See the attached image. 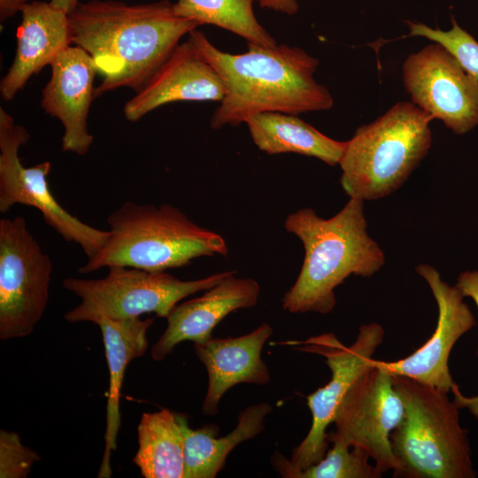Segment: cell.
Listing matches in <instances>:
<instances>
[{
	"label": "cell",
	"mask_w": 478,
	"mask_h": 478,
	"mask_svg": "<svg viewBox=\"0 0 478 478\" xmlns=\"http://www.w3.org/2000/svg\"><path fill=\"white\" fill-rule=\"evenodd\" d=\"M68 18L72 44L85 50L104 76L95 97L122 87L139 90L181 39L200 26L176 15L168 0H89Z\"/></svg>",
	"instance_id": "obj_1"
},
{
	"label": "cell",
	"mask_w": 478,
	"mask_h": 478,
	"mask_svg": "<svg viewBox=\"0 0 478 478\" xmlns=\"http://www.w3.org/2000/svg\"><path fill=\"white\" fill-rule=\"evenodd\" d=\"M205 60L215 69L225 94L211 119V127H236L261 112L298 115L327 111L334 99L329 90L313 78L319 60L299 47H271L248 42L240 54L214 46L197 29L189 34Z\"/></svg>",
	"instance_id": "obj_2"
},
{
	"label": "cell",
	"mask_w": 478,
	"mask_h": 478,
	"mask_svg": "<svg viewBox=\"0 0 478 478\" xmlns=\"http://www.w3.org/2000/svg\"><path fill=\"white\" fill-rule=\"evenodd\" d=\"M284 227L305 248L298 277L281 299L289 312H330L336 304L334 290L346 278L372 276L384 265L382 250L366 232L361 199L350 197L329 219L300 209L287 217Z\"/></svg>",
	"instance_id": "obj_3"
},
{
	"label": "cell",
	"mask_w": 478,
	"mask_h": 478,
	"mask_svg": "<svg viewBox=\"0 0 478 478\" xmlns=\"http://www.w3.org/2000/svg\"><path fill=\"white\" fill-rule=\"evenodd\" d=\"M107 222L105 243L79 267V274L112 266L163 272L199 257L228 252L220 235L200 227L169 204L155 206L127 201L108 216Z\"/></svg>",
	"instance_id": "obj_4"
},
{
	"label": "cell",
	"mask_w": 478,
	"mask_h": 478,
	"mask_svg": "<svg viewBox=\"0 0 478 478\" xmlns=\"http://www.w3.org/2000/svg\"><path fill=\"white\" fill-rule=\"evenodd\" d=\"M392 375V374H391ZM405 416L391 432L398 469L394 477L474 478L467 430L460 407L448 393L412 378L393 374Z\"/></svg>",
	"instance_id": "obj_5"
},
{
	"label": "cell",
	"mask_w": 478,
	"mask_h": 478,
	"mask_svg": "<svg viewBox=\"0 0 478 478\" xmlns=\"http://www.w3.org/2000/svg\"><path fill=\"white\" fill-rule=\"evenodd\" d=\"M433 119L412 102H398L346 142L339 166L350 197L375 200L398 189L428 152Z\"/></svg>",
	"instance_id": "obj_6"
},
{
	"label": "cell",
	"mask_w": 478,
	"mask_h": 478,
	"mask_svg": "<svg viewBox=\"0 0 478 478\" xmlns=\"http://www.w3.org/2000/svg\"><path fill=\"white\" fill-rule=\"evenodd\" d=\"M102 279L67 277L63 287L76 295L80 304L65 314L68 322H94L99 317L112 320L155 313L166 318L184 297L207 290L234 271L213 274L193 281H181L163 272L135 267L109 266Z\"/></svg>",
	"instance_id": "obj_7"
},
{
	"label": "cell",
	"mask_w": 478,
	"mask_h": 478,
	"mask_svg": "<svg viewBox=\"0 0 478 478\" xmlns=\"http://www.w3.org/2000/svg\"><path fill=\"white\" fill-rule=\"evenodd\" d=\"M383 336V328L378 323H370L360 326L355 342L350 346L343 345L332 333L289 343L303 345L299 348L301 351L325 357L331 378L307 396L312 426L305 439L294 449L291 459L287 460L278 452L273 455L272 465L281 476L291 478L296 472L311 466L325 456L328 445L327 428L334 421L349 389L373 366V355Z\"/></svg>",
	"instance_id": "obj_8"
},
{
	"label": "cell",
	"mask_w": 478,
	"mask_h": 478,
	"mask_svg": "<svg viewBox=\"0 0 478 478\" xmlns=\"http://www.w3.org/2000/svg\"><path fill=\"white\" fill-rule=\"evenodd\" d=\"M52 261L24 217L0 220V339L29 335L49 299Z\"/></svg>",
	"instance_id": "obj_9"
},
{
	"label": "cell",
	"mask_w": 478,
	"mask_h": 478,
	"mask_svg": "<svg viewBox=\"0 0 478 478\" xmlns=\"http://www.w3.org/2000/svg\"><path fill=\"white\" fill-rule=\"evenodd\" d=\"M29 138L27 129L0 108V212L5 213L15 204L38 209L47 225L66 242L77 243L88 258H91L105 243L109 231L82 222L56 200L47 181L50 162L22 166L19 150Z\"/></svg>",
	"instance_id": "obj_10"
},
{
	"label": "cell",
	"mask_w": 478,
	"mask_h": 478,
	"mask_svg": "<svg viewBox=\"0 0 478 478\" xmlns=\"http://www.w3.org/2000/svg\"><path fill=\"white\" fill-rule=\"evenodd\" d=\"M402 77L412 102L453 133L464 135L478 126V81L441 43L408 55Z\"/></svg>",
	"instance_id": "obj_11"
},
{
	"label": "cell",
	"mask_w": 478,
	"mask_h": 478,
	"mask_svg": "<svg viewBox=\"0 0 478 478\" xmlns=\"http://www.w3.org/2000/svg\"><path fill=\"white\" fill-rule=\"evenodd\" d=\"M404 416L405 405L392 375L373 363L345 394L333 421L335 430L328 436L364 449L382 474L392 470L394 474L398 464L390 434Z\"/></svg>",
	"instance_id": "obj_12"
},
{
	"label": "cell",
	"mask_w": 478,
	"mask_h": 478,
	"mask_svg": "<svg viewBox=\"0 0 478 478\" xmlns=\"http://www.w3.org/2000/svg\"><path fill=\"white\" fill-rule=\"evenodd\" d=\"M416 272L426 281L436 301V328L430 338L408 357L395 361L374 359L373 363L392 375H404L450 392L457 385L448 366L451 351L476 321L460 289L443 281L434 266L421 264L416 266Z\"/></svg>",
	"instance_id": "obj_13"
},
{
	"label": "cell",
	"mask_w": 478,
	"mask_h": 478,
	"mask_svg": "<svg viewBox=\"0 0 478 478\" xmlns=\"http://www.w3.org/2000/svg\"><path fill=\"white\" fill-rule=\"evenodd\" d=\"M50 68V79L42 91L41 106L64 127L61 150L83 156L94 141L87 119L95 97L96 66L85 50L70 45L56 57Z\"/></svg>",
	"instance_id": "obj_14"
},
{
	"label": "cell",
	"mask_w": 478,
	"mask_h": 478,
	"mask_svg": "<svg viewBox=\"0 0 478 478\" xmlns=\"http://www.w3.org/2000/svg\"><path fill=\"white\" fill-rule=\"evenodd\" d=\"M224 85L215 69L188 39L180 42L166 61L124 107L129 121H137L156 108L178 101H218Z\"/></svg>",
	"instance_id": "obj_15"
},
{
	"label": "cell",
	"mask_w": 478,
	"mask_h": 478,
	"mask_svg": "<svg viewBox=\"0 0 478 478\" xmlns=\"http://www.w3.org/2000/svg\"><path fill=\"white\" fill-rule=\"evenodd\" d=\"M235 271L196 298L177 304L166 318L167 326L151 347L150 356L161 361L185 341L194 343L212 337L213 328L230 312L256 305L260 286L251 278H236Z\"/></svg>",
	"instance_id": "obj_16"
},
{
	"label": "cell",
	"mask_w": 478,
	"mask_h": 478,
	"mask_svg": "<svg viewBox=\"0 0 478 478\" xmlns=\"http://www.w3.org/2000/svg\"><path fill=\"white\" fill-rule=\"evenodd\" d=\"M273 335V328L263 323L249 334L227 338H210L194 343V351L204 366L208 387L202 412L215 415L223 395L239 383L265 385L270 382L267 366L261 358L266 342Z\"/></svg>",
	"instance_id": "obj_17"
},
{
	"label": "cell",
	"mask_w": 478,
	"mask_h": 478,
	"mask_svg": "<svg viewBox=\"0 0 478 478\" xmlns=\"http://www.w3.org/2000/svg\"><path fill=\"white\" fill-rule=\"evenodd\" d=\"M12 64L0 82L3 99L10 101L28 80L69 47L68 14L50 2L32 1L22 10Z\"/></svg>",
	"instance_id": "obj_18"
},
{
	"label": "cell",
	"mask_w": 478,
	"mask_h": 478,
	"mask_svg": "<svg viewBox=\"0 0 478 478\" xmlns=\"http://www.w3.org/2000/svg\"><path fill=\"white\" fill-rule=\"evenodd\" d=\"M154 320L140 317L112 320L99 317L94 320L102 334L109 369V389L106 405L104 451L97 474L98 478L112 476L111 454L117 449L120 427V397L127 365L143 356L149 345L147 332Z\"/></svg>",
	"instance_id": "obj_19"
},
{
	"label": "cell",
	"mask_w": 478,
	"mask_h": 478,
	"mask_svg": "<svg viewBox=\"0 0 478 478\" xmlns=\"http://www.w3.org/2000/svg\"><path fill=\"white\" fill-rule=\"evenodd\" d=\"M272 411L268 403L247 407L240 413L235 428L222 437L218 436L217 426L206 425L192 429L187 415L178 413L183 434V478L215 477L235 446L263 430L265 417Z\"/></svg>",
	"instance_id": "obj_20"
},
{
	"label": "cell",
	"mask_w": 478,
	"mask_h": 478,
	"mask_svg": "<svg viewBox=\"0 0 478 478\" xmlns=\"http://www.w3.org/2000/svg\"><path fill=\"white\" fill-rule=\"evenodd\" d=\"M245 123L256 146L270 155L297 153L334 166L339 164L346 144L325 135L294 114L261 112Z\"/></svg>",
	"instance_id": "obj_21"
},
{
	"label": "cell",
	"mask_w": 478,
	"mask_h": 478,
	"mask_svg": "<svg viewBox=\"0 0 478 478\" xmlns=\"http://www.w3.org/2000/svg\"><path fill=\"white\" fill-rule=\"evenodd\" d=\"M133 462L145 478H183V434L178 412L162 409L143 413Z\"/></svg>",
	"instance_id": "obj_22"
},
{
	"label": "cell",
	"mask_w": 478,
	"mask_h": 478,
	"mask_svg": "<svg viewBox=\"0 0 478 478\" xmlns=\"http://www.w3.org/2000/svg\"><path fill=\"white\" fill-rule=\"evenodd\" d=\"M255 2L258 0H177L173 5L176 15L200 26H216L247 42L274 46L275 39L257 19L253 10Z\"/></svg>",
	"instance_id": "obj_23"
},
{
	"label": "cell",
	"mask_w": 478,
	"mask_h": 478,
	"mask_svg": "<svg viewBox=\"0 0 478 478\" xmlns=\"http://www.w3.org/2000/svg\"><path fill=\"white\" fill-rule=\"evenodd\" d=\"M332 448L317 463L296 472L291 478H379L382 473L369 463V454L361 448L351 447L328 436Z\"/></svg>",
	"instance_id": "obj_24"
},
{
	"label": "cell",
	"mask_w": 478,
	"mask_h": 478,
	"mask_svg": "<svg viewBox=\"0 0 478 478\" xmlns=\"http://www.w3.org/2000/svg\"><path fill=\"white\" fill-rule=\"evenodd\" d=\"M409 27L407 36H423L439 42L448 49L466 71L478 81V42L451 18V27L443 31L425 24L406 21Z\"/></svg>",
	"instance_id": "obj_25"
},
{
	"label": "cell",
	"mask_w": 478,
	"mask_h": 478,
	"mask_svg": "<svg viewBox=\"0 0 478 478\" xmlns=\"http://www.w3.org/2000/svg\"><path fill=\"white\" fill-rule=\"evenodd\" d=\"M40 456L25 446L12 431H0V477L26 478Z\"/></svg>",
	"instance_id": "obj_26"
},
{
	"label": "cell",
	"mask_w": 478,
	"mask_h": 478,
	"mask_svg": "<svg viewBox=\"0 0 478 478\" xmlns=\"http://www.w3.org/2000/svg\"><path fill=\"white\" fill-rule=\"evenodd\" d=\"M456 286L460 289L464 297H471L478 308V270L461 273L458 277ZM451 392L455 403L460 408H467L472 415L478 420V395L466 397L458 385L453 388Z\"/></svg>",
	"instance_id": "obj_27"
},
{
	"label": "cell",
	"mask_w": 478,
	"mask_h": 478,
	"mask_svg": "<svg viewBox=\"0 0 478 478\" xmlns=\"http://www.w3.org/2000/svg\"><path fill=\"white\" fill-rule=\"evenodd\" d=\"M260 7L281 12L287 15H294L298 11L297 0H258Z\"/></svg>",
	"instance_id": "obj_28"
},
{
	"label": "cell",
	"mask_w": 478,
	"mask_h": 478,
	"mask_svg": "<svg viewBox=\"0 0 478 478\" xmlns=\"http://www.w3.org/2000/svg\"><path fill=\"white\" fill-rule=\"evenodd\" d=\"M32 0H0L1 21L12 18Z\"/></svg>",
	"instance_id": "obj_29"
},
{
	"label": "cell",
	"mask_w": 478,
	"mask_h": 478,
	"mask_svg": "<svg viewBox=\"0 0 478 478\" xmlns=\"http://www.w3.org/2000/svg\"><path fill=\"white\" fill-rule=\"evenodd\" d=\"M50 3L69 14L79 4V0H50Z\"/></svg>",
	"instance_id": "obj_30"
}]
</instances>
